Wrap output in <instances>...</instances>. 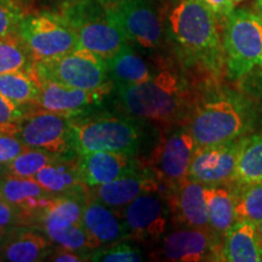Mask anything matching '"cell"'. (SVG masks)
Masks as SVG:
<instances>
[{
	"label": "cell",
	"mask_w": 262,
	"mask_h": 262,
	"mask_svg": "<svg viewBox=\"0 0 262 262\" xmlns=\"http://www.w3.org/2000/svg\"><path fill=\"white\" fill-rule=\"evenodd\" d=\"M57 157L45 150L28 147L17 158L5 165V175L33 179L42 168L51 164Z\"/></svg>",
	"instance_id": "31"
},
{
	"label": "cell",
	"mask_w": 262,
	"mask_h": 262,
	"mask_svg": "<svg viewBox=\"0 0 262 262\" xmlns=\"http://www.w3.org/2000/svg\"><path fill=\"white\" fill-rule=\"evenodd\" d=\"M104 61L108 77L117 89L142 84L155 74L145 58L137 54L131 44H126L113 57Z\"/></svg>",
	"instance_id": "24"
},
{
	"label": "cell",
	"mask_w": 262,
	"mask_h": 262,
	"mask_svg": "<svg viewBox=\"0 0 262 262\" xmlns=\"http://www.w3.org/2000/svg\"><path fill=\"white\" fill-rule=\"evenodd\" d=\"M70 125L77 155L111 150L134 156L141 142L140 127L129 117L81 114L70 118Z\"/></svg>",
	"instance_id": "4"
},
{
	"label": "cell",
	"mask_w": 262,
	"mask_h": 262,
	"mask_svg": "<svg viewBox=\"0 0 262 262\" xmlns=\"http://www.w3.org/2000/svg\"><path fill=\"white\" fill-rule=\"evenodd\" d=\"M244 139L210 146H195L188 169V179L205 186L233 182Z\"/></svg>",
	"instance_id": "14"
},
{
	"label": "cell",
	"mask_w": 262,
	"mask_h": 262,
	"mask_svg": "<svg viewBox=\"0 0 262 262\" xmlns=\"http://www.w3.org/2000/svg\"><path fill=\"white\" fill-rule=\"evenodd\" d=\"M33 63L61 56L79 48L73 28L60 12L26 15L18 32Z\"/></svg>",
	"instance_id": "7"
},
{
	"label": "cell",
	"mask_w": 262,
	"mask_h": 262,
	"mask_svg": "<svg viewBox=\"0 0 262 262\" xmlns=\"http://www.w3.org/2000/svg\"><path fill=\"white\" fill-rule=\"evenodd\" d=\"M98 2H100L102 5L107 6V8H110V6H113L118 4V3H120L122 0H98Z\"/></svg>",
	"instance_id": "41"
},
{
	"label": "cell",
	"mask_w": 262,
	"mask_h": 262,
	"mask_svg": "<svg viewBox=\"0 0 262 262\" xmlns=\"http://www.w3.org/2000/svg\"><path fill=\"white\" fill-rule=\"evenodd\" d=\"M204 193L210 228L220 237L225 235L237 221L233 191L227 185H215L205 186Z\"/></svg>",
	"instance_id": "27"
},
{
	"label": "cell",
	"mask_w": 262,
	"mask_h": 262,
	"mask_svg": "<svg viewBox=\"0 0 262 262\" xmlns=\"http://www.w3.org/2000/svg\"><path fill=\"white\" fill-rule=\"evenodd\" d=\"M51 194H85L86 186L81 181L78 158L58 156L33 178Z\"/></svg>",
	"instance_id": "22"
},
{
	"label": "cell",
	"mask_w": 262,
	"mask_h": 262,
	"mask_svg": "<svg viewBox=\"0 0 262 262\" xmlns=\"http://www.w3.org/2000/svg\"><path fill=\"white\" fill-rule=\"evenodd\" d=\"M195 141L191 131L181 129L168 134L157 143L147 160V170L168 191L187 179Z\"/></svg>",
	"instance_id": "10"
},
{
	"label": "cell",
	"mask_w": 262,
	"mask_h": 262,
	"mask_svg": "<svg viewBox=\"0 0 262 262\" xmlns=\"http://www.w3.org/2000/svg\"><path fill=\"white\" fill-rule=\"evenodd\" d=\"M107 9L134 48L156 51L163 47L165 31L155 0H122Z\"/></svg>",
	"instance_id": "9"
},
{
	"label": "cell",
	"mask_w": 262,
	"mask_h": 262,
	"mask_svg": "<svg viewBox=\"0 0 262 262\" xmlns=\"http://www.w3.org/2000/svg\"><path fill=\"white\" fill-rule=\"evenodd\" d=\"M118 210L125 225L127 241L152 245L159 243L165 233L170 208L162 192L141 194Z\"/></svg>",
	"instance_id": "11"
},
{
	"label": "cell",
	"mask_w": 262,
	"mask_h": 262,
	"mask_svg": "<svg viewBox=\"0 0 262 262\" xmlns=\"http://www.w3.org/2000/svg\"><path fill=\"white\" fill-rule=\"evenodd\" d=\"M17 136L0 135V165H8L28 148V146Z\"/></svg>",
	"instance_id": "35"
},
{
	"label": "cell",
	"mask_w": 262,
	"mask_h": 262,
	"mask_svg": "<svg viewBox=\"0 0 262 262\" xmlns=\"http://www.w3.org/2000/svg\"><path fill=\"white\" fill-rule=\"evenodd\" d=\"M219 237L212 229L183 227L166 234L149 256L156 261L171 262L221 261L222 243Z\"/></svg>",
	"instance_id": "12"
},
{
	"label": "cell",
	"mask_w": 262,
	"mask_h": 262,
	"mask_svg": "<svg viewBox=\"0 0 262 262\" xmlns=\"http://www.w3.org/2000/svg\"><path fill=\"white\" fill-rule=\"evenodd\" d=\"M204 191L205 185L188 178L166 191L165 198L175 224L187 228L211 229Z\"/></svg>",
	"instance_id": "16"
},
{
	"label": "cell",
	"mask_w": 262,
	"mask_h": 262,
	"mask_svg": "<svg viewBox=\"0 0 262 262\" xmlns=\"http://www.w3.org/2000/svg\"><path fill=\"white\" fill-rule=\"evenodd\" d=\"M262 181V135L244 139L233 182L237 185Z\"/></svg>",
	"instance_id": "28"
},
{
	"label": "cell",
	"mask_w": 262,
	"mask_h": 262,
	"mask_svg": "<svg viewBox=\"0 0 262 262\" xmlns=\"http://www.w3.org/2000/svg\"><path fill=\"white\" fill-rule=\"evenodd\" d=\"M255 9H256L257 14L262 16V0H256L255 2Z\"/></svg>",
	"instance_id": "42"
},
{
	"label": "cell",
	"mask_w": 262,
	"mask_h": 262,
	"mask_svg": "<svg viewBox=\"0 0 262 262\" xmlns=\"http://www.w3.org/2000/svg\"><path fill=\"white\" fill-rule=\"evenodd\" d=\"M224 51L232 79L262 67V16L247 9L234 10L225 21Z\"/></svg>",
	"instance_id": "6"
},
{
	"label": "cell",
	"mask_w": 262,
	"mask_h": 262,
	"mask_svg": "<svg viewBox=\"0 0 262 262\" xmlns=\"http://www.w3.org/2000/svg\"><path fill=\"white\" fill-rule=\"evenodd\" d=\"M35 224L38 225V229L47 234L52 243L60 247L71 249L81 254L95 250L93 241L86 229L84 228L83 224L45 215L39 216Z\"/></svg>",
	"instance_id": "25"
},
{
	"label": "cell",
	"mask_w": 262,
	"mask_h": 262,
	"mask_svg": "<svg viewBox=\"0 0 262 262\" xmlns=\"http://www.w3.org/2000/svg\"><path fill=\"white\" fill-rule=\"evenodd\" d=\"M242 2H244V0H234L235 4H238V3H242Z\"/></svg>",
	"instance_id": "45"
},
{
	"label": "cell",
	"mask_w": 262,
	"mask_h": 262,
	"mask_svg": "<svg viewBox=\"0 0 262 262\" xmlns=\"http://www.w3.org/2000/svg\"><path fill=\"white\" fill-rule=\"evenodd\" d=\"M235 219L260 224L262 221V181L237 185L233 191Z\"/></svg>",
	"instance_id": "29"
},
{
	"label": "cell",
	"mask_w": 262,
	"mask_h": 262,
	"mask_svg": "<svg viewBox=\"0 0 262 262\" xmlns=\"http://www.w3.org/2000/svg\"><path fill=\"white\" fill-rule=\"evenodd\" d=\"M206 8L216 16L217 21H226L229 15L234 11V0H201Z\"/></svg>",
	"instance_id": "37"
},
{
	"label": "cell",
	"mask_w": 262,
	"mask_h": 262,
	"mask_svg": "<svg viewBox=\"0 0 262 262\" xmlns=\"http://www.w3.org/2000/svg\"><path fill=\"white\" fill-rule=\"evenodd\" d=\"M166 28L186 62L215 73L221 71L225 51L217 18L201 0H179L168 16Z\"/></svg>",
	"instance_id": "2"
},
{
	"label": "cell",
	"mask_w": 262,
	"mask_h": 262,
	"mask_svg": "<svg viewBox=\"0 0 262 262\" xmlns=\"http://www.w3.org/2000/svg\"><path fill=\"white\" fill-rule=\"evenodd\" d=\"M118 108L131 119L172 126L187 114L189 93L178 73L164 68L149 80L117 89Z\"/></svg>",
	"instance_id": "1"
},
{
	"label": "cell",
	"mask_w": 262,
	"mask_h": 262,
	"mask_svg": "<svg viewBox=\"0 0 262 262\" xmlns=\"http://www.w3.org/2000/svg\"><path fill=\"white\" fill-rule=\"evenodd\" d=\"M52 242L38 228L19 226L8 231L0 250V261L37 262L47 260L51 253Z\"/></svg>",
	"instance_id": "20"
},
{
	"label": "cell",
	"mask_w": 262,
	"mask_h": 262,
	"mask_svg": "<svg viewBox=\"0 0 262 262\" xmlns=\"http://www.w3.org/2000/svg\"><path fill=\"white\" fill-rule=\"evenodd\" d=\"M33 66L31 55L19 34L0 38V75Z\"/></svg>",
	"instance_id": "30"
},
{
	"label": "cell",
	"mask_w": 262,
	"mask_h": 262,
	"mask_svg": "<svg viewBox=\"0 0 262 262\" xmlns=\"http://www.w3.org/2000/svg\"><path fill=\"white\" fill-rule=\"evenodd\" d=\"M256 227H257V233H258V235H260V238L262 239V221L260 222V224L256 225Z\"/></svg>",
	"instance_id": "43"
},
{
	"label": "cell",
	"mask_w": 262,
	"mask_h": 262,
	"mask_svg": "<svg viewBox=\"0 0 262 262\" xmlns=\"http://www.w3.org/2000/svg\"><path fill=\"white\" fill-rule=\"evenodd\" d=\"M19 139L31 148L55 156H68L73 149L70 118L41 110L29 112L21 122Z\"/></svg>",
	"instance_id": "13"
},
{
	"label": "cell",
	"mask_w": 262,
	"mask_h": 262,
	"mask_svg": "<svg viewBox=\"0 0 262 262\" xmlns=\"http://www.w3.org/2000/svg\"><path fill=\"white\" fill-rule=\"evenodd\" d=\"M25 16L17 0H0V38L18 34Z\"/></svg>",
	"instance_id": "33"
},
{
	"label": "cell",
	"mask_w": 262,
	"mask_h": 262,
	"mask_svg": "<svg viewBox=\"0 0 262 262\" xmlns=\"http://www.w3.org/2000/svg\"><path fill=\"white\" fill-rule=\"evenodd\" d=\"M260 262H262V249H261V256H260Z\"/></svg>",
	"instance_id": "47"
},
{
	"label": "cell",
	"mask_w": 262,
	"mask_h": 262,
	"mask_svg": "<svg viewBox=\"0 0 262 262\" xmlns=\"http://www.w3.org/2000/svg\"><path fill=\"white\" fill-rule=\"evenodd\" d=\"M248 117L238 98L222 95L196 106L189 116L195 146H210L239 139L247 129Z\"/></svg>",
	"instance_id": "5"
},
{
	"label": "cell",
	"mask_w": 262,
	"mask_h": 262,
	"mask_svg": "<svg viewBox=\"0 0 262 262\" xmlns=\"http://www.w3.org/2000/svg\"><path fill=\"white\" fill-rule=\"evenodd\" d=\"M171 2H173V3H178V2H179V0H171Z\"/></svg>",
	"instance_id": "48"
},
{
	"label": "cell",
	"mask_w": 262,
	"mask_h": 262,
	"mask_svg": "<svg viewBox=\"0 0 262 262\" xmlns=\"http://www.w3.org/2000/svg\"><path fill=\"white\" fill-rule=\"evenodd\" d=\"M60 2H62V4H64V3H68V2H72V0H60Z\"/></svg>",
	"instance_id": "44"
},
{
	"label": "cell",
	"mask_w": 262,
	"mask_h": 262,
	"mask_svg": "<svg viewBox=\"0 0 262 262\" xmlns=\"http://www.w3.org/2000/svg\"><path fill=\"white\" fill-rule=\"evenodd\" d=\"M6 235H8V229L0 227V250H2L3 244H4V242H5V239H6Z\"/></svg>",
	"instance_id": "40"
},
{
	"label": "cell",
	"mask_w": 262,
	"mask_h": 262,
	"mask_svg": "<svg viewBox=\"0 0 262 262\" xmlns=\"http://www.w3.org/2000/svg\"><path fill=\"white\" fill-rule=\"evenodd\" d=\"M81 221L93 241L95 250L127 241L126 228L120 210L89 196L84 203Z\"/></svg>",
	"instance_id": "18"
},
{
	"label": "cell",
	"mask_w": 262,
	"mask_h": 262,
	"mask_svg": "<svg viewBox=\"0 0 262 262\" xmlns=\"http://www.w3.org/2000/svg\"><path fill=\"white\" fill-rule=\"evenodd\" d=\"M60 14L77 34L79 48L94 52L103 60L113 57L129 44L111 12L98 0L64 3Z\"/></svg>",
	"instance_id": "3"
},
{
	"label": "cell",
	"mask_w": 262,
	"mask_h": 262,
	"mask_svg": "<svg viewBox=\"0 0 262 262\" xmlns=\"http://www.w3.org/2000/svg\"><path fill=\"white\" fill-rule=\"evenodd\" d=\"M21 131V123H0V135H18Z\"/></svg>",
	"instance_id": "39"
},
{
	"label": "cell",
	"mask_w": 262,
	"mask_h": 262,
	"mask_svg": "<svg viewBox=\"0 0 262 262\" xmlns=\"http://www.w3.org/2000/svg\"><path fill=\"white\" fill-rule=\"evenodd\" d=\"M149 192H162L165 194L163 186L147 169L143 171L134 169L112 182L86 188L89 198L113 209H122L137 196Z\"/></svg>",
	"instance_id": "17"
},
{
	"label": "cell",
	"mask_w": 262,
	"mask_h": 262,
	"mask_svg": "<svg viewBox=\"0 0 262 262\" xmlns=\"http://www.w3.org/2000/svg\"><path fill=\"white\" fill-rule=\"evenodd\" d=\"M47 260L55 262H81L89 261V257L85 254L78 253V251L71 250V249L57 245L56 248L52 249V251L49 254Z\"/></svg>",
	"instance_id": "38"
},
{
	"label": "cell",
	"mask_w": 262,
	"mask_h": 262,
	"mask_svg": "<svg viewBox=\"0 0 262 262\" xmlns=\"http://www.w3.org/2000/svg\"><path fill=\"white\" fill-rule=\"evenodd\" d=\"M40 93L41 83L34 66L0 75V94L19 106H35Z\"/></svg>",
	"instance_id": "26"
},
{
	"label": "cell",
	"mask_w": 262,
	"mask_h": 262,
	"mask_svg": "<svg viewBox=\"0 0 262 262\" xmlns=\"http://www.w3.org/2000/svg\"><path fill=\"white\" fill-rule=\"evenodd\" d=\"M32 221L24 211L16 208L0 193V227L11 229L19 226H31Z\"/></svg>",
	"instance_id": "34"
},
{
	"label": "cell",
	"mask_w": 262,
	"mask_h": 262,
	"mask_svg": "<svg viewBox=\"0 0 262 262\" xmlns=\"http://www.w3.org/2000/svg\"><path fill=\"white\" fill-rule=\"evenodd\" d=\"M262 239L256 224L245 220L235 221L224 235L221 261L260 262Z\"/></svg>",
	"instance_id": "23"
},
{
	"label": "cell",
	"mask_w": 262,
	"mask_h": 262,
	"mask_svg": "<svg viewBox=\"0 0 262 262\" xmlns=\"http://www.w3.org/2000/svg\"><path fill=\"white\" fill-rule=\"evenodd\" d=\"M129 153L94 150L78 155L79 173L86 187L104 185L133 171L134 160Z\"/></svg>",
	"instance_id": "19"
},
{
	"label": "cell",
	"mask_w": 262,
	"mask_h": 262,
	"mask_svg": "<svg viewBox=\"0 0 262 262\" xmlns=\"http://www.w3.org/2000/svg\"><path fill=\"white\" fill-rule=\"evenodd\" d=\"M90 261L98 262H140L143 261V254L135 245L119 242L111 247L100 248L88 255Z\"/></svg>",
	"instance_id": "32"
},
{
	"label": "cell",
	"mask_w": 262,
	"mask_h": 262,
	"mask_svg": "<svg viewBox=\"0 0 262 262\" xmlns=\"http://www.w3.org/2000/svg\"><path fill=\"white\" fill-rule=\"evenodd\" d=\"M27 112L19 104L0 94V123H21Z\"/></svg>",
	"instance_id": "36"
},
{
	"label": "cell",
	"mask_w": 262,
	"mask_h": 262,
	"mask_svg": "<svg viewBox=\"0 0 262 262\" xmlns=\"http://www.w3.org/2000/svg\"><path fill=\"white\" fill-rule=\"evenodd\" d=\"M40 83L41 93L35 106L66 118L81 116L90 108L101 104L116 86L110 81L98 89L84 90L63 86L50 80L40 79Z\"/></svg>",
	"instance_id": "15"
},
{
	"label": "cell",
	"mask_w": 262,
	"mask_h": 262,
	"mask_svg": "<svg viewBox=\"0 0 262 262\" xmlns=\"http://www.w3.org/2000/svg\"><path fill=\"white\" fill-rule=\"evenodd\" d=\"M0 193L6 201L24 211L31 219L32 225H35L39 214L55 195L42 188L34 179L11 175L0 179Z\"/></svg>",
	"instance_id": "21"
},
{
	"label": "cell",
	"mask_w": 262,
	"mask_h": 262,
	"mask_svg": "<svg viewBox=\"0 0 262 262\" xmlns=\"http://www.w3.org/2000/svg\"><path fill=\"white\" fill-rule=\"evenodd\" d=\"M33 64L39 79L68 88L95 90L111 81L106 61L83 48Z\"/></svg>",
	"instance_id": "8"
},
{
	"label": "cell",
	"mask_w": 262,
	"mask_h": 262,
	"mask_svg": "<svg viewBox=\"0 0 262 262\" xmlns=\"http://www.w3.org/2000/svg\"><path fill=\"white\" fill-rule=\"evenodd\" d=\"M18 3H22V2H28V0H17Z\"/></svg>",
	"instance_id": "46"
}]
</instances>
